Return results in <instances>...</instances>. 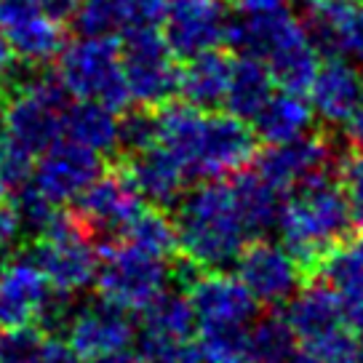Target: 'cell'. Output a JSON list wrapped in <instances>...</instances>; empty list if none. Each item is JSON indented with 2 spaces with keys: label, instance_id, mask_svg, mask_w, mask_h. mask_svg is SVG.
I'll use <instances>...</instances> for the list:
<instances>
[{
  "label": "cell",
  "instance_id": "c3c4849f",
  "mask_svg": "<svg viewBox=\"0 0 363 363\" xmlns=\"http://www.w3.org/2000/svg\"><path fill=\"white\" fill-rule=\"evenodd\" d=\"M0 198H3V195H0Z\"/></svg>",
  "mask_w": 363,
  "mask_h": 363
},
{
  "label": "cell",
  "instance_id": "4fadbf2b",
  "mask_svg": "<svg viewBox=\"0 0 363 363\" xmlns=\"http://www.w3.org/2000/svg\"><path fill=\"white\" fill-rule=\"evenodd\" d=\"M104 171L102 155L78 142L57 139L33 166V184L54 203L75 201Z\"/></svg>",
  "mask_w": 363,
  "mask_h": 363
},
{
  "label": "cell",
  "instance_id": "7dc6e473",
  "mask_svg": "<svg viewBox=\"0 0 363 363\" xmlns=\"http://www.w3.org/2000/svg\"><path fill=\"white\" fill-rule=\"evenodd\" d=\"M361 337H363V331H361ZM361 345H363V342H361Z\"/></svg>",
  "mask_w": 363,
  "mask_h": 363
},
{
  "label": "cell",
  "instance_id": "4dcf8cb0",
  "mask_svg": "<svg viewBox=\"0 0 363 363\" xmlns=\"http://www.w3.org/2000/svg\"><path fill=\"white\" fill-rule=\"evenodd\" d=\"M254 363H307L305 352L284 318H267L251 329Z\"/></svg>",
  "mask_w": 363,
  "mask_h": 363
},
{
  "label": "cell",
  "instance_id": "44dd1931",
  "mask_svg": "<svg viewBox=\"0 0 363 363\" xmlns=\"http://www.w3.org/2000/svg\"><path fill=\"white\" fill-rule=\"evenodd\" d=\"M286 305L289 307H286L284 323L299 345L347 326L340 296L329 284H313L305 289L299 286Z\"/></svg>",
  "mask_w": 363,
  "mask_h": 363
},
{
  "label": "cell",
  "instance_id": "6da1fadb",
  "mask_svg": "<svg viewBox=\"0 0 363 363\" xmlns=\"http://www.w3.org/2000/svg\"><path fill=\"white\" fill-rule=\"evenodd\" d=\"M177 203V249L201 270H222L233 264L254 238L233 179H208L193 193L182 195Z\"/></svg>",
  "mask_w": 363,
  "mask_h": 363
},
{
  "label": "cell",
  "instance_id": "e575fe53",
  "mask_svg": "<svg viewBox=\"0 0 363 363\" xmlns=\"http://www.w3.org/2000/svg\"><path fill=\"white\" fill-rule=\"evenodd\" d=\"M158 139V128H155V113L150 107H139L123 113L118 118V152L123 155H134L139 150L155 145Z\"/></svg>",
  "mask_w": 363,
  "mask_h": 363
},
{
  "label": "cell",
  "instance_id": "7402d4cb",
  "mask_svg": "<svg viewBox=\"0 0 363 363\" xmlns=\"http://www.w3.org/2000/svg\"><path fill=\"white\" fill-rule=\"evenodd\" d=\"M326 284L337 291L347 318V326L363 331V235L355 240H342L337 249L320 262Z\"/></svg>",
  "mask_w": 363,
  "mask_h": 363
},
{
  "label": "cell",
  "instance_id": "f1b7e54d",
  "mask_svg": "<svg viewBox=\"0 0 363 363\" xmlns=\"http://www.w3.org/2000/svg\"><path fill=\"white\" fill-rule=\"evenodd\" d=\"M254 326H198L201 363H254Z\"/></svg>",
  "mask_w": 363,
  "mask_h": 363
},
{
  "label": "cell",
  "instance_id": "836d02e7",
  "mask_svg": "<svg viewBox=\"0 0 363 363\" xmlns=\"http://www.w3.org/2000/svg\"><path fill=\"white\" fill-rule=\"evenodd\" d=\"M134 363H201V355L190 340L142 331V340L134 352Z\"/></svg>",
  "mask_w": 363,
  "mask_h": 363
},
{
  "label": "cell",
  "instance_id": "ffe728a7",
  "mask_svg": "<svg viewBox=\"0 0 363 363\" xmlns=\"http://www.w3.org/2000/svg\"><path fill=\"white\" fill-rule=\"evenodd\" d=\"M51 284L30 257H13L0 267V329L35 323Z\"/></svg>",
  "mask_w": 363,
  "mask_h": 363
},
{
  "label": "cell",
  "instance_id": "484cf974",
  "mask_svg": "<svg viewBox=\"0 0 363 363\" xmlns=\"http://www.w3.org/2000/svg\"><path fill=\"white\" fill-rule=\"evenodd\" d=\"M272 78L262 62L251 57H240L230 62V78H227L225 99L222 104L230 115H238L243 121H251L259 113V107L272 94Z\"/></svg>",
  "mask_w": 363,
  "mask_h": 363
},
{
  "label": "cell",
  "instance_id": "f546056e",
  "mask_svg": "<svg viewBox=\"0 0 363 363\" xmlns=\"http://www.w3.org/2000/svg\"><path fill=\"white\" fill-rule=\"evenodd\" d=\"M142 326L152 334H166V337H182L193 340L195 334V313L190 299L174 291H160L150 305L142 310Z\"/></svg>",
  "mask_w": 363,
  "mask_h": 363
},
{
  "label": "cell",
  "instance_id": "8fae6325",
  "mask_svg": "<svg viewBox=\"0 0 363 363\" xmlns=\"http://www.w3.org/2000/svg\"><path fill=\"white\" fill-rule=\"evenodd\" d=\"M160 24L171 54L190 59L225 43L230 11L225 0H169Z\"/></svg>",
  "mask_w": 363,
  "mask_h": 363
},
{
  "label": "cell",
  "instance_id": "9c48e42d",
  "mask_svg": "<svg viewBox=\"0 0 363 363\" xmlns=\"http://www.w3.org/2000/svg\"><path fill=\"white\" fill-rule=\"evenodd\" d=\"M254 155L257 134L249 121L230 113H203L184 158V171L198 179H222L246 169Z\"/></svg>",
  "mask_w": 363,
  "mask_h": 363
},
{
  "label": "cell",
  "instance_id": "d4e9b609",
  "mask_svg": "<svg viewBox=\"0 0 363 363\" xmlns=\"http://www.w3.org/2000/svg\"><path fill=\"white\" fill-rule=\"evenodd\" d=\"M65 131L72 142L99 155L118 152V113L91 99H78L67 107Z\"/></svg>",
  "mask_w": 363,
  "mask_h": 363
},
{
  "label": "cell",
  "instance_id": "e0dca14e",
  "mask_svg": "<svg viewBox=\"0 0 363 363\" xmlns=\"http://www.w3.org/2000/svg\"><path fill=\"white\" fill-rule=\"evenodd\" d=\"M307 94H310L313 115L331 125H345L363 102L361 69L347 57L329 54L323 62H318Z\"/></svg>",
  "mask_w": 363,
  "mask_h": 363
},
{
  "label": "cell",
  "instance_id": "d6986e66",
  "mask_svg": "<svg viewBox=\"0 0 363 363\" xmlns=\"http://www.w3.org/2000/svg\"><path fill=\"white\" fill-rule=\"evenodd\" d=\"M125 177L131 179L134 190L139 198L150 201L158 208H169L182 198L184 193V182H187V171L182 169V163L163 145H150V147L139 150L134 155H125L121 163Z\"/></svg>",
  "mask_w": 363,
  "mask_h": 363
},
{
  "label": "cell",
  "instance_id": "7bdbcfd3",
  "mask_svg": "<svg viewBox=\"0 0 363 363\" xmlns=\"http://www.w3.org/2000/svg\"><path fill=\"white\" fill-rule=\"evenodd\" d=\"M347 136H350L355 145H361L363 147V102L358 104V110L350 115V121H347Z\"/></svg>",
  "mask_w": 363,
  "mask_h": 363
},
{
  "label": "cell",
  "instance_id": "74e56055",
  "mask_svg": "<svg viewBox=\"0 0 363 363\" xmlns=\"http://www.w3.org/2000/svg\"><path fill=\"white\" fill-rule=\"evenodd\" d=\"M340 187L350 206L352 225L363 227V152H350L342 158Z\"/></svg>",
  "mask_w": 363,
  "mask_h": 363
},
{
  "label": "cell",
  "instance_id": "4316f807",
  "mask_svg": "<svg viewBox=\"0 0 363 363\" xmlns=\"http://www.w3.org/2000/svg\"><path fill=\"white\" fill-rule=\"evenodd\" d=\"M3 33L9 38L11 51L16 57L27 59V62H38V65H48L67 43L65 24L48 19L45 13H35V16L13 24Z\"/></svg>",
  "mask_w": 363,
  "mask_h": 363
},
{
  "label": "cell",
  "instance_id": "9a60e30c",
  "mask_svg": "<svg viewBox=\"0 0 363 363\" xmlns=\"http://www.w3.org/2000/svg\"><path fill=\"white\" fill-rule=\"evenodd\" d=\"M187 291L195 313V326H251L259 310L238 278L219 270L195 275Z\"/></svg>",
  "mask_w": 363,
  "mask_h": 363
},
{
  "label": "cell",
  "instance_id": "7c38bea8",
  "mask_svg": "<svg viewBox=\"0 0 363 363\" xmlns=\"http://www.w3.org/2000/svg\"><path fill=\"white\" fill-rule=\"evenodd\" d=\"M334 158L337 152L329 145V139L313 134H302L289 142H275L264 152L254 155L257 174L278 193L294 190L302 182L329 174Z\"/></svg>",
  "mask_w": 363,
  "mask_h": 363
},
{
  "label": "cell",
  "instance_id": "ab89813d",
  "mask_svg": "<svg viewBox=\"0 0 363 363\" xmlns=\"http://www.w3.org/2000/svg\"><path fill=\"white\" fill-rule=\"evenodd\" d=\"M35 363H78V355L67 342L51 337V340L43 342V350H40Z\"/></svg>",
  "mask_w": 363,
  "mask_h": 363
},
{
  "label": "cell",
  "instance_id": "60d3db41",
  "mask_svg": "<svg viewBox=\"0 0 363 363\" xmlns=\"http://www.w3.org/2000/svg\"><path fill=\"white\" fill-rule=\"evenodd\" d=\"M78 6L80 0H40V11L59 24H67L75 16Z\"/></svg>",
  "mask_w": 363,
  "mask_h": 363
},
{
  "label": "cell",
  "instance_id": "277c9868",
  "mask_svg": "<svg viewBox=\"0 0 363 363\" xmlns=\"http://www.w3.org/2000/svg\"><path fill=\"white\" fill-rule=\"evenodd\" d=\"M57 59V75L72 99H91L115 113L128 107L131 96L113 35H83L75 43H65Z\"/></svg>",
  "mask_w": 363,
  "mask_h": 363
},
{
  "label": "cell",
  "instance_id": "cb8c5ba5",
  "mask_svg": "<svg viewBox=\"0 0 363 363\" xmlns=\"http://www.w3.org/2000/svg\"><path fill=\"white\" fill-rule=\"evenodd\" d=\"M187 65L179 69V91L184 102L201 110H214L225 99L227 78H230V59L219 51H203L184 59Z\"/></svg>",
  "mask_w": 363,
  "mask_h": 363
},
{
  "label": "cell",
  "instance_id": "bcb514c9",
  "mask_svg": "<svg viewBox=\"0 0 363 363\" xmlns=\"http://www.w3.org/2000/svg\"><path fill=\"white\" fill-rule=\"evenodd\" d=\"M6 142V102L0 99V145Z\"/></svg>",
  "mask_w": 363,
  "mask_h": 363
},
{
  "label": "cell",
  "instance_id": "83f0119b",
  "mask_svg": "<svg viewBox=\"0 0 363 363\" xmlns=\"http://www.w3.org/2000/svg\"><path fill=\"white\" fill-rule=\"evenodd\" d=\"M123 243L134 246V249L152 254L158 259H169L171 254L177 251V227L174 219L163 214V208L152 206V208H139L128 225L121 230Z\"/></svg>",
  "mask_w": 363,
  "mask_h": 363
},
{
  "label": "cell",
  "instance_id": "603a6c76",
  "mask_svg": "<svg viewBox=\"0 0 363 363\" xmlns=\"http://www.w3.org/2000/svg\"><path fill=\"white\" fill-rule=\"evenodd\" d=\"M313 107L310 102H305L302 94H294V91H272L267 96V102L259 107V113L251 118V128L254 134L264 139L267 145H275V142H289V139H296L310 131L313 125Z\"/></svg>",
  "mask_w": 363,
  "mask_h": 363
},
{
  "label": "cell",
  "instance_id": "1f68e13d",
  "mask_svg": "<svg viewBox=\"0 0 363 363\" xmlns=\"http://www.w3.org/2000/svg\"><path fill=\"white\" fill-rule=\"evenodd\" d=\"M305 352L307 363H363V345L350 331V326H342L329 331L318 340L299 345Z\"/></svg>",
  "mask_w": 363,
  "mask_h": 363
},
{
  "label": "cell",
  "instance_id": "5b68a950",
  "mask_svg": "<svg viewBox=\"0 0 363 363\" xmlns=\"http://www.w3.org/2000/svg\"><path fill=\"white\" fill-rule=\"evenodd\" d=\"M72 104L57 69L45 65L24 91L6 99V136L13 145L40 155L65 134V115Z\"/></svg>",
  "mask_w": 363,
  "mask_h": 363
},
{
  "label": "cell",
  "instance_id": "2e32d148",
  "mask_svg": "<svg viewBox=\"0 0 363 363\" xmlns=\"http://www.w3.org/2000/svg\"><path fill=\"white\" fill-rule=\"evenodd\" d=\"M131 340H134V326L128 320V310L107 302L102 296L96 302L75 307L67 323V345L78 358L125 350Z\"/></svg>",
  "mask_w": 363,
  "mask_h": 363
},
{
  "label": "cell",
  "instance_id": "8992f818",
  "mask_svg": "<svg viewBox=\"0 0 363 363\" xmlns=\"http://www.w3.org/2000/svg\"><path fill=\"white\" fill-rule=\"evenodd\" d=\"M27 257L48 284L69 294L94 284L99 267V249L75 211H59L51 227L40 238H35Z\"/></svg>",
  "mask_w": 363,
  "mask_h": 363
},
{
  "label": "cell",
  "instance_id": "52a82bcc",
  "mask_svg": "<svg viewBox=\"0 0 363 363\" xmlns=\"http://www.w3.org/2000/svg\"><path fill=\"white\" fill-rule=\"evenodd\" d=\"M121 69L131 102L155 110L179 91V67L158 27H128L121 33Z\"/></svg>",
  "mask_w": 363,
  "mask_h": 363
},
{
  "label": "cell",
  "instance_id": "8d00e7d4",
  "mask_svg": "<svg viewBox=\"0 0 363 363\" xmlns=\"http://www.w3.org/2000/svg\"><path fill=\"white\" fill-rule=\"evenodd\" d=\"M33 158L35 155L6 136V142L0 145V195H11L33 182Z\"/></svg>",
  "mask_w": 363,
  "mask_h": 363
},
{
  "label": "cell",
  "instance_id": "3957f363",
  "mask_svg": "<svg viewBox=\"0 0 363 363\" xmlns=\"http://www.w3.org/2000/svg\"><path fill=\"white\" fill-rule=\"evenodd\" d=\"M275 225L302 270H315L326 254L347 238L352 214L342 187L323 174L296 184L291 195L281 201Z\"/></svg>",
  "mask_w": 363,
  "mask_h": 363
},
{
  "label": "cell",
  "instance_id": "ba28073f",
  "mask_svg": "<svg viewBox=\"0 0 363 363\" xmlns=\"http://www.w3.org/2000/svg\"><path fill=\"white\" fill-rule=\"evenodd\" d=\"M169 275L166 259L145 254L128 243H107L99 249V267L94 281L102 299L123 310H142L160 291H166Z\"/></svg>",
  "mask_w": 363,
  "mask_h": 363
},
{
  "label": "cell",
  "instance_id": "ee69618b",
  "mask_svg": "<svg viewBox=\"0 0 363 363\" xmlns=\"http://www.w3.org/2000/svg\"><path fill=\"white\" fill-rule=\"evenodd\" d=\"M86 363H134V355H128L125 350H113L102 352V355H91Z\"/></svg>",
  "mask_w": 363,
  "mask_h": 363
},
{
  "label": "cell",
  "instance_id": "ac0fdd59",
  "mask_svg": "<svg viewBox=\"0 0 363 363\" xmlns=\"http://www.w3.org/2000/svg\"><path fill=\"white\" fill-rule=\"evenodd\" d=\"M307 30L318 51L340 54L363 65V3L361 0H313Z\"/></svg>",
  "mask_w": 363,
  "mask_h": 363
},
{
  "label": "cell",
  "instance_id": "5bb4252c",
  "mask_svg": "<svg viewBox=\"0 0 363 363\" xmlns=\"http://www.w3.org/2000/svg\"><path fill=\"white\" fill-rule=\"evenodd\" d=\"M139 208L142 198L121 166L107 174L102 171L75 198V216L91 235H121V230Z\"/></svg>",
  "mask_w": 363,
  "mask_h": 363
},
{
  "label": "cell",
  "instance_id": "7a4b0ae2",
  "mask_svg": "<svg viewBox=\"0 0 363 363\" xmlns=\"http://www.w3.org/2000/svg\"><path fill=\"white\" fill-rule=\"evenodd\" d=\"M225 43L233 45L240 57L262 62L278 89L294 94H307L320 62V51L307 24L286 9L243 13L240 22H230Z\"/></svg>",
  "mask_w": 363,
  "mask_h": 363
},
{
  "label": "cell",
  "instance_id": "d590c367",
  "mask_svg": "<svg viewBox=\"0 0 363 363\" xmlns=\"http://www.w3.org/2000/svg\"><path fill=\"white\" fill-rule=\"evenodd\" d=\"M45 334L35 323L0 329V363H35L43 350Z\"/></svg>",
  "mask_w": 363,
  "mask_h": 363
},
{
  "label": "cell",
  "instance_id": "d6a6232c",
  "mask_svg": "<svg viewBox=\"0 0 363 363\" xmlns=\"http://www.w3.org/2000/svg\"><path fill=\"white\" fill-rule=\"evenodd\" d=\"M9 198H11L13 211L19 216V227L27 230V233H33L35 238H40L59 214L57 203H54L51 198H45L33 182L24 184L22 190L11 193Z\"/></svg>",
  "mask_w": 363,
  "mask_h": 363
},
{
  "label": "cell",
  "instance_id": "f35d334b",
  "mask_svg": "<svg viewBox=\"0 0 363 363\" xmlns=\"http://www.w3.org/2000/svg\"><path fill=\"white\" fill-rule=\"evenodd\" d=\"M35 13H43L40 0H0V30H9Z\"/></svg>",
  "mask_w": 363,
  "mask_h": 363
},
{
  "label": "cell",
  "instance_id": "30bf717a",
  "mask_svg": "<svg viewBox=\"0 0 363 363\" xmlns=\"http://www.w3.org/2000/svg\"><path fill=\"white\" fill-rule=\"evenodd\" d=\"M302 264L281 243L254 240L235 257V278L254 296L257 305H286L302 286Z\"/></svg>",
  "mask_w": 363,
  "mask_h": 363
},
{
  "label": "cell",
  "instance_id": "f6af8a7d",
  "mask_svg": "<svg viewBox=\"0 0 363 363\" xmlns=\"http://www.w3.org/2000/svg\"><path fill=\"white\" fill-rule=\"evenodd\" d=\"M13 59V51H11V43H9V38L6 33L0 30V72L9 67V62Z\"/></svg>",
  "mask_w": 363,
  "mask_h": 363
},
{
  "label": "cell",
  "instance_id": "b9f144b4",
  "mask_svg": "<svg viewBox=\"0 0 363 363\" xmlns=\"http://www.w3.org/2000/svg\"><path fill=\"white\" fill-rule=\"evenodd\" d=\"M243 13H267V11H278L284 9L286 0H235Z\"/></svg>",
  "mask_w": 363,
  "mask_h": 363
}]
</instances>
